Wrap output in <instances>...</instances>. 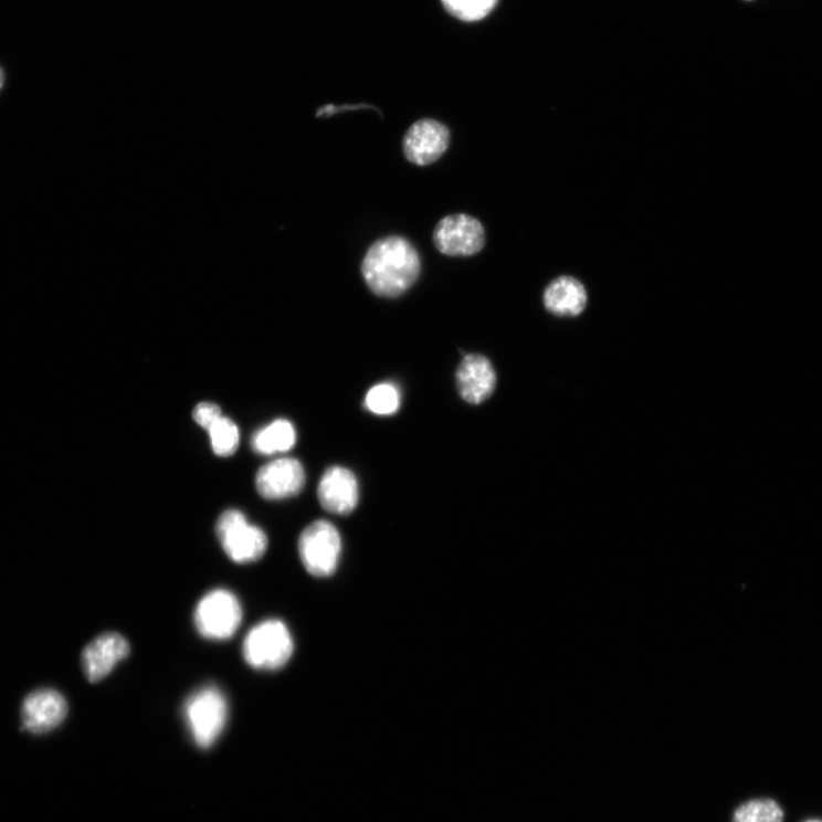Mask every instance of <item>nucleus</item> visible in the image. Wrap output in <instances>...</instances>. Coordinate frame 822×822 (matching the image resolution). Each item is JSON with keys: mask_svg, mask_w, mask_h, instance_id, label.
<instances>
[{"mask_svg": "<svg viewBox=\"0 0 822 822\" xmlns=\"http://www.w3.org/2000/svg\"><path fill=\"white\" fill-rule=\"evenodd\" d=\"M451 144L450 128L435 119H421L403 137L404 157L411 164L428 166L438 161Z\"/></svg>", "mask_w": 822, "mask_h": 822, "instance_id": "obj_8", "label": "nucleus"}, {"mask_svg": "<svg viewBox=\"0 0 822 822\" xmlns=\"http://www.w3.org/2000/svg\"><path fill=\"white\" fill-rule=\"evenodd\" d=\"M745 2H752V0H745Z\"/></svg>", "mask_w": 822, "mask_h": 822, "instance_id": "obj_24", "label": "nucleus"}, {"mask_svg": "<svg viewBox=\"0 0 822 822\" xmlns=\"http://www.w3.org/2000/svg\"><path fill=\"white\" fill-rule=\"evenodd\" d=\"M496 372L484 356H466L457 370V387L462 398L472 404L486 401L495 391Z\"/></svg>", "mask_w": 822, "mask_h": 822, "instance_id": "obj_13", "label": "nucleus"}, {"mask_svg": "<svg viewBox=\"0 0 822 822\" xmlns=\"http://www.w3.org/2000/svg\"><path fill=\"white\" fill-rule=\"evenodd\" d=\"M66 714V700L59 692H33L25 697L21 707L22 729L34 735L50 733L64 721Z\"/></svg>", "mask_w": 822, "mask_h": 822, "instance_id": "obj_9", "label": "nucleus"}, {"mask_svg": "<svg viewBox=\"0 0 822 822\" xmlns=\"http://www.w3.org/2000/svg\"><path fill=\"white\" fill-rule=\"evenodd\" d=\"M217 534L226 556L239 565L256 562L267 550L265 533L250 524L245 514L238 509L222 514Z\"/></svg>", "mask_w": 822, "mask_h": 822, "instance_id": "obj_5", "label": "nucleus"}, {"mask_svg": "<svg viewBox=\"0 0 822 822\" xmlns=\"http://www.w3.org/2000/svg\"><path fill=\"white\" fill-rule=\"evenodd\" d=\"M208 431L218 456L228 457L235 453L240 436L238 426L230 419L222 415Z\"/></svg>", "mask_w": 822, "mask_h": 822, "instance_id": "obj_18", "label": "nucleus"}, {"mask_svg": "<svg viewBox=\"0 0 822 822\" xmlns=\"http://www.w3.org/2000/svg\"><path fill=\"white\" fill-rule=\"evenodd\" d=\"M366 407L372 414L389 417L397 413L401 397L398 388L391 383L372 387L366 396Z\"/></svg>", "mask_w": 822, "mask_h": 822, "instance_id": "obj_16", "label": "nucleus"}, {"mask_svg": "<svg viewBox=\"0 0 822 822\" xmlns=\"http://www.w3.org/2000/svg\"><path fill=\"white\" fill-rule=\"evenodd\" d=\"M805 822H822V820H814V819H813V820H808V821H805Z\"/></svg>", "mask_w": 822, "mask_h": 822, "instance_id": "obj_23", "label": "nucleus"}, {"mask_svg": "<svg viewBox=\"0 0 822 822\" xmlns=\"http://www.w3.org/2000/svg\"><path fill=\"white\" fill-rule=\"evenodd\" d=\"M193 621L202 637L212 641L229 640L242 625L243 608L232 592L213 590L198 602Z\"/></svg>", "mask_w": 822, "mask_h": 822, "instance_id": "obj_4", "label": "nucleus"}, {"mask_svg": "<svg viewBox=\"0 0 822 822\" xmlns=\"http://www.w3.org/2000/svg\"><path fill=\"white\" fill-rule=\"evenodd\" d=\"M228 715V700L215 685L196 691L183 706L186 725L194 744L202 749L217 742L226 726Z\"/></svg>", "mask_w": 822, "mask_h": 822, "instance_id": "obj_2", "label": "nucleus"}, {"mask_svg": "<svg viewBox=\"0 0 822 822\" xmlns=\"http://www.w3.org/2000/svg\"><path fill=\"white\" fill-rule=\"evenodd\" d=\"M498 0H442V4L452 15L463 21L473 22L488 17L496 8Z\"/></svg>", "mask_w": 822, "mask_h": 822, "instance_id": "obj_19", "label": "nucleus"}, {"mask_svg": "<svg viewBox=\"0 0 822 822\" xmlns=\"http://www.w3.org/2000/svg\"><path fill=\"white\" fill-rule=\"evenodd\" d=\"M783 811L772 800L749 801L737 809L734 822H782Z\"/></svg>", "mask_w": 822, "mask_h": 822, "instance_id": "obj_17", "label": "nucleus"}, {"mask_svg": "<svg viewBox=\"0 0 822 822\" xmlns=\"http://www.w3.org/2000/svg\"><path fill=\"white\" fill-rule=\"evenodd\" d=\"M359 109H375V110H377L372 106H368V105L341 106V107H336V106H333V105H328V106L323 107V108H320L318 110L317 117H323V116L331 117V116L337 115V114L348 113V112H355V110H359ZM377 112H379V110H377Z\"/></svg>", "mask_w": 822, "mask_h": 822, "instance_id": "obj_21", "label": "nucleus"}, {"mask_svg": "<svg viewBox=\"0 0 822 822\" xmlns=\"http://www.w3.org/2000/svg\"><path fill=\"white\" fill-rule=\"evenodd\" d=\"M221 417V408L211 402H201L193 410L194 421L205 431H208Z\"/></svg>", "mask_w": 822, "mask_h": 822, "instance_id": "obj_20", "label": "nucleus"}, {"mask_svg": "<svg viewBox=\"0 0 822 822\" xmlns=\"http://www.w3.org/2000/svg\"><path fill=\"white\" fill-rule=\"evenodd\" d=\"M433 243L447 256H473L486 245V231L482 222L466 214L443 218L434 229Z\"/></svg>", "mask_w": 822, "mask_h": 822, "instance_id": "obj_7", "label": "nucleus"}, {"mask_svg": "<svg viewBox=\"0 0 822 822\" xmlns=\"http://www.w3.org/2000/svg\"><path fill=\"white\" fill-rule=\"evenodd\" d=\"M127 640L115 632L105 633L94 639L83 651L82 666L91 683L107 677L114 668L129 655Z\"/></svg>", "mask_w": 822, "mask_h": 822, "instance_id": "obj_10", "label": "nucleus"}, {"mask_svg": "<svg viewBox=\"0 0 822 822\" xmlns=\"http://www.w3.org/2000/svg\"><path fill=\"white\" fill-rule=\"evenodd\" d=\"M305 485V472L294 459H281L264 465L256 475V488L266 499L278 500L297 495Z\"/></svg>", "mask_w": 822, "mask_h": 822, "instance_id": "obj_11", "label": "nucleus"}, {"mask_svg": "<svg viewBox=\"0 0 822 822\" xmlns=\"http://www.w3.org/2000/svg\"><path fill=\"white\" fill-rule=\"evenodd\" d=\"M362 277L377 296L396 298L418 282L421 259L405 238L391 235L377 240L361 264Z\"/></svg>", "mask_w": 822, "mask_h": 822, "instance_id": "obj_1", "label": "nucleus"}, {"mask_svg": "<svg viewBox=\"0 0 822 822\" xmlns=\"http://www.w3.org/2000/svg\"><path fill=\"white\" fill-rule=\"evenodd\" d=\"M4 83H6V75H4L3 68L0 67V89L3 88Z\"/></svg>", "mask_w": 822, "mask_h": 822, "instance_id": "obj_22", "label": "nucleus"}, {"mask_svg": "<svg viewBox=\"0 0 822 822\" xmlns=\"http://www.w3.org/2000/svg\"><path fill=\"white\" fill-rule=\"evenodd\" d=\"M298 554L305 570L315 577L335 573L341 555V537L337 528L318 520L307 526L298 540Z\"/></svg>", "mask_w": 822, "mask_h": 822, "instance_id": "obj_6", "label": "nucleus"}, {"mask_svg": "<svg viewBox=\"0 0 822 822\" xmlns=\"http://www.w3.org/2000/svg\"><path fill=\"white\" fill-rule=\"evenodd\" d=\"M296 438L295 428L291 422L277 420L254 434L252 447L261 455L284 454L294 447Z\"/></svg>", "mask_w": 822, "mask_h": 822, "instance_id": "obj_15", "label": "nucleus"}, {"mask_svg": "<svg viewBox=\"0 0 822 822\" xmlns=\"http://www.w3.org/2000/svg\"><path fill=\"white\" fill-rule=\"evenodd\" d=\"M294 653V640L287 625L280 620H266L254 626L244 640L245 662L260 671H277L286 666Z\"/></svg>", "mask_w": 822, "mask_h": 822, "instance_id": "obj_3", "label": "nucleus"}, {"mask_svg": "<svg viewBox=\"0 0 822 822\" xmlns=\"http://www.w3.org/2000/svg\"><path fill=\"white\" fill-rule=\"evenodd\" d=\"M318 497L322 506L338 516L352 513L359 503V485L356 475L348 468L333 466L320 479Z\"/></svg>", "mask_w": 822, "mask_h": 822, "instance_id": "obj_12", "label": "nucleus"}, {"mask_svg": "<svg viewBox=\"0 0 822 822\" xmlns=\"http://www.w3.org/2000/svg\"><path fill=\"white\" fill-rule=\"evenodd\" d=\"M587 304L584 285L572 277L557 278L544 292L546 310L557 317H577L586 310Z\"/></svg>", "mask_w": 822, "mask_h": 822, "instance_id": "obj_14", "label": "nucleus"}]
</instances>
